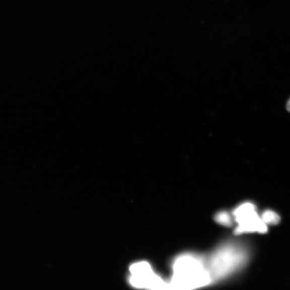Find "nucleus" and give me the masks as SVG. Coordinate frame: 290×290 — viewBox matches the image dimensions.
<instances>
[{
    "label": "nucleus",
    "mask_w": 290,
    "mask_h": 290,
    "mask_svg": "<svg viewBox=\"0 0 290 290\" xmlns=\"http://www.w3.org/2000/svg\"><path fill=\"white\" fill-rule=\"evenodd\" d=\"M212 281L206 259L196 254H183L172 264V276L169 288L192 289L210 284Z\"/></svg>",
    "instance_id": "f257e3e1"
},
{
    "label": "nucleus",
    "mask_w": 290,
    "mask_h": 290,
    "mask_svg": "<svg viewBox=\"0 0 290 290\" xmlns=\"http://www.w3.org/2000/svg\"><path fill=\"white\" fill-rule=\"evenodd\" d=\"M248 256L246 249L238 243L230 242L221 245L206 260L212 281L227 277L243 268Z\"/></svg>",
    "instance_id": "f03ea898"
},
{
    "label": "nucleus",
    "mask_w": 290,
    "mask_h": 290,
    "mask_svg": "<svg viewBox=\"0 0 290 290\" xmlns=\"http://www.w3.org/2000/svg\"><path fill=\"white\" fill-rule=\"evenodd\" d=\"M232 215L238 224L235 230L237 235L254 232L265 233L268 231L267 225L258 215L256 206L252 203L239 205L234 209Z\"/></svg>",
    "instance_id": "7ed1b4c3"
},
{
    "label": "nucleus",
    "mask_w": 290,
    "mask_h": 290,
    "mask_svg": "<svg viewBox=\"0 0 290 290\" xmlns=\"http://www.w3.org/2000/svg\"><path fill=\"white\" fill-rule=\"evenodd\" d=\"M130 271V283L136 288L151 289L169 288V284L156 273L148 262L142 261L132 264Z\"/></svg>",
    "instance_id": "20e7f679"
},
{
    "label": "nucleus",
    "mask_w": 290,
    "mask_h": 290,
    "mask_svg": "<svg viewBox=\"0 0 290 290\" xmlns=\"http://www.w3.org/2000/svg\"><path fill=\"white\" fill-rule=\"evenodd\" d=\"M233 215L226 211H222L218 213L215 216V220L218 223L222 225L225 226L227 227H231L233 225L234 218Z\"/></svg>",
    "instance_id": "39448f33"
},
{
    "label": "nucleus",
    "mask_w": 290,
    "mask_h": 290,
    "mask_svg": "<svg viewBox=\"0 0 290 290\" xmlns=\"http://www.w3.org/2000/svg\"><path fill=\"white\" fill-rule=\"evenodd\" d=\"M261 219L266 225H274L280 222V216L275 212L268 209L263 212Z\"/></svg>",
    "instance_id": "423d86ee"
},
{
    "label": "nucleus",
    "mask_w": 290,
    "mask_h": 290,
    "mask_svg": "<svg viewBox=\"0 0 290 290\" xmlns=\"http://www.w3.org/2000/svg\"><path fill=\"white\" fill-rule=\"evenodd\" d=\"M286 109L288 112H290V99L287 102L286 104Z\"/></svg>",
    "instance_id": "0eeeda50"
}]
</instances>
